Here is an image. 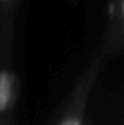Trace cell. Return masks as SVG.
<instances>
[{
	"instance_id": "obj_1",
	"label": "cell",
	"mask_w": 124,
	"mask_h": 125,
	"mask_svg": "<svg viewBox=\"0 0 124 125\" xmlns=\"http://www.w3.org/2000/svg\"><path fill=\"white\" fill-rule=\"evenodd\" d=\"M13 97V77L7 70H0V114L4 112Z\"/></svg>"
},
{
	"instance_id": "obj_3",
	"label": "cell",
	"mask_w": 124,
	"mask_h": 125,
	"mask_svg": "<svg viewBox=\"0 0 124 125\" xmlns=\"http://www.w3.org/2000/svg\"><path fill=\"white\" fill-rule=\"evenodd\" d=\"M1 1H4V3H7V1H12V0H1Z\"/></svg>"
},
{
	"instance_id": "obj_2",
	"label": "cell",
	"mask_w": 124,
	"mask_h": 125,
	"mask_svg": "<svg viewBox=\"0 0 124 125\" xmlns=\"http://www.w3.org/2000/svg\"><path fill=\"white\" fill-rule=\"evenodd\" d=\"M60 125H82V119L79 116H67Z\"/></svg>"
}]
</instances>
